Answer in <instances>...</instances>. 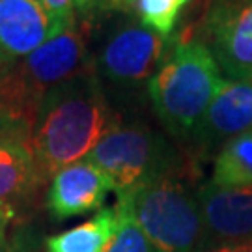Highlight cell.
Returning a JSON list of instances; mask_svg holds the SVG:
<instances>
[{"label":"cell","instance_id":"6da1fadb","mask_svg":"<svg viewBox=\"0 0 252 252\" xmlns=\"http://www.w3.org/2000/svg\"><path fill=\"white\" fill-rule=\"evenodd\" d=\"M114 122L99 77L92 69L47 92L30 131L43 183L65 166L86 159Z\"/></svg>","mask_w":252,"mask_h":252},{"label":"cell","instance_id":"7a4b0ae2","mask_svg":"<svg viewBox=\"0 0 252 252\" xmlns=\"http://www.w3.org/2000/svg\"><path fill=\"white\" fill-rule=\"evenodd\" d=\"M224 79L207 45L187 41L162 60L148 84L153 108L176 136L194 135Z\"/></svg>","mask_w":252,"mask_h":252},{"label":"cell","instance_id":"3957f363","mask_svg":"<svg viewBox=\"0 0 252 252\" xmlns=\"http://www.w3.org/2000/svg\"><path fill=\"white\" fill-rule=\"evenodd\" d=\"M118 207L133 217L155 252H200L206 226L196 192L176 176H162L127 194Z\"/></svg>","mask_w":252,"mask_h":252},{"label":"cell","instance_id":"277c9868","mask_svg":"<svg viewBox=\"0 0 252 252\" xmlns=\"http://www.w3.org/2000/svg\"><path fill=\"white\" fill-rule=\"evenodd\" d=\"M88 159L103 170L118 196L168 176L174 166V153L159 133L120 122H114Z\"/></svg>","mask_w":252,"mask_h":252},{"label":"cell","instance_id":"5b68a950","mask_svg":"<svg viewBox=\"0 0 252 252\" xmlns=\"http://www.w3.org/2000/svg\"><path fill=\"white\" fill-rule=\"evenodd\" d=\"M166 37L142 23L114 28L99 51V73L122 88H135L152 81L166 58Z\"/></svg>","mask_w":252,"mask_h":252},{"label":"cell","instance_id":"8992f818","mask_svg":"<svg viewBox=\"0 0 252 252\" xmlns=\"http://www.w3.org/2000/svg\"><path fill=\"white\" fill-rule=\"evenodd\" d=\"M207 49L232 81L252 82V0H217L206 17Z\"/></svg>","mask_w":252,"mask_h":252},{"label":"cell","instance_id":"52a82bcc","mask_svg":"<svg viewBox=\"0 0 252 252\" xmlns=\"http://www.w3.org/2000/svg\"><path fill=\"white\" fill-rule=\"evenodd\" d=\"M112 190L110 181L97 164L86 157L65 166L51 180L47 209L54 220H65L101 209Z\"/></svg>","mask_w":252,"mask_h":252},{"label":"cell","instance_id":"ba28073f","mask_svg":"<svg viewBox=\"0 0 252 252\" xmlns=\"http://www.w3.org/2000/svg\"><path fill=\"white\" fill-rule=\"evenodd\" d=\"M196 196L211 237L234 245L252 235V187H219L209 181Z\"/></svg>","mask_w":252,"mask_h":252},{"label":"cell","instance_id":"9c48e42d","mask_svg":"<svg viewBox=\"0 0 252 252\" xmlns=\"http://www.w3.org/2000/svg\"><path fill=\"white\" fill-rule=\"evenodd\" d=\"M53 36L39 0H0V53L17 62Z\"/></svg>","mask_w":252,"mask_h":252},{"label":"cell","instance_id":"30bf717a","mask_svg":"<svg viewBox=\"0 0 252 252\" xmlns=\"http://www.w3.org/2000/svg\"><path fill=\"white\" fill-rule=\"evenodd\" d=\"M30 127H21L0 140V204L28 200L43 183L30 142Z\"/></svg>","mask_w":252,"mask_h":252},{"label":"cell","instance_id":"8fae6325","mask_svg":"<svg viewBox=\"0 0 252 252\" xmlns=\"http://www.w3.org/2000/svg\"><path fill=\"white\" fill-rule=\"evenodd\" d=\"M249 131H252V82L224 81L194 136L209 144Z\"/></svg>","mask_w":252,"mask_h":252},{"label":"cell","instance_id":"7c38bea8","mask_svg":"<svg viewBox=\"0 0 252 252\" xmlns=\"http://www.w3.org/2000/svg\"><path fill=\"white\" fill-rule=\"evenodd\" d=\"M122 224V217L114 209H99L97 215L65 230L51 235L45 241L47 252H107Z\"/></svg>","mask_w":252,"mask_h":252},{"label":"cell","instance_id":"4fadbf2b","mask_svg":"<svg viewBox=\"0 0 252 252\" xmlns=\"http://www.w3.org/2000/svg\"><path fill=\"white\" fill-rule=\"evenodd\" d=\"M211 183L219 187H252V131L226 142L215 159Z\"/></svg>","mask_w":252,"mask_h":252},{"label":"cell","instance_id":"5bb4252c","mask_svg":"<svg viewBox=\"0 0 252 252\" xmlns=\"http://www.w3.org/2000/svg\"><path fill=\"white\" fill-rule=\"evenodd\" d=\"M138 13L142 25L152 28L153 32L168 36L181 13V8L187 0H126Z\"/></svg>","mask_w":252,"mask_h":252},{"label":"cell","instance_id":"9a60e30c","mask_svg":"<svg viewBox=\"0 0 252 252\" xmlns=\"http://www.w3.org/2000/svg\"><path fill=\"white\" fill-rule=\"evenodd\" d=\"M116 209L122 217V224H120V230L107 252H155L144 232L140 230V226L133 220V217L118 206Z\"/></svg>","mask_w":252,"mask_h":252},{"label":"cell","instance_id":"2e32d148","mask_svg":"<svg viewBox=\"0 0 252 252\" xmlns=\"http://www.w3.org/2000/svg\"><path fill=\"white\" fill-rule=\"evenodd\" d=\"M51 21L53 36L73 25V0H39Z\"/></svg>","mask_w":252,"mask_h":252},{"label":"cell","instance_id":"e0dca14e","mask_svg":"<svg viewBox=\"0 0 252 252\" xmlns=\"http://www.w3.org/2000/svg\"><path fill=\"white\" fill-rule=\"evenodd\" d=\"M21 127H30V126L0 108V140H2L4 136H8L9 133H13V131L21 129ZM30 129H32V127H30Z\"/></svg>","mask_w":252,"mask_h":252},{"label":"cell","instance_id":"ac0fdd59","mask_svg":"<svg viewBox=\"0 0 252 252\" xmlns=\"http://www.w3.org/2000/svg\"><path fill=\"white\" fill-rule=\"evenodd\" d=\"M15 217V209L8 204H0V245L4 243V237H6V230H8L9 222L13 220Z\"/></svg>","mask_w":252,"mask_h":252},{"label":"cell","instance_id":"d6986e66","mask_svg":"<svg viewBox=\"0 0 252 252\" xmlns=\"http://www.w3.org/2000/svg\"><path fill=\"white\" fill-rule=\"evenodd\" d=\"M207 252H251V245L249 243H234V245H220L213 251Z\"/></svg>","mask_w":252,"mask_h":252},{"label":"cell","instance_id":"ffe728a7","mask_svg":"<svg viewBox=\"0 0 252 252\" xmlns=\"http://www.w3.org/2000/svg\"><path fill=\"white\" fill-rule=\"evenodd\" d=\"M94 2H95V0H73V6L79 9H84V8H88L90 4H94Z\"/></svg>","mask_w":252,"mask_h":252},{"label":"cell","instance_id":"44dd1931","mask_svg":"<svg viewBox=\"0 0 252 252\" xmlns=\"http://www.w3.org/2000/svg\"><path fill=\"white\" fill-rule=\"evenodd\" d=\"M0 252H21L19 249H0Z\"/></svg>","mask_w":252,"mask_h":252},{"label":"cell","instance_id":"7402d4cb","mask_svg":"<svg viewBox=\"0 0 252 252\" xmlns=\"http://www.w3.org/2000/svg\"><path fill=\"white\" fill-rule=\"evenodd\" d=\"M0 60H9V58H8V56H4V54L0 53ZM9 62H13V60H9Z\"/></svg>","mask_w":252,"mask_h":252},{"label":"cell","instance_id":"603a6c76","mask_svg":"<svg viewBox=\"0 0 252 252\" xmlns=\"http://www.w3.org/2000/svg\"><path fill=\"white\" fill-rule=\"evenodd\" d=\"M251 252H252V245H251Z\"/></svg>","mask_w":252,"mask_h":252}]
</instances>
